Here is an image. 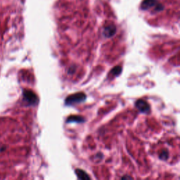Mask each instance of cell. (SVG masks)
Returning <instances> with one entry per match:
<instances>
[{
	"label": "cell",
	"mask_w": 180,
	"mask_h": 180,
	"mask_svg": "<svg viewBox=\"0 0 180 180\" xmlns=\"http://www.w3.org/2000/svg\"><path fill=\"white\" fill-rule=\"evenodd\" d=\"M23 101L30 106L35 105L37 103V101H38V98H37L36 94L33 91H31V90L25 89L23 92Z\"/></svg>",
	"instance_id": "cell-1"
},
{
	"label": "cell",
	"mask_w": 180,
	"mask_h": 180,
	"mask_svg": "<svg viewBox=\"0 0 180 180\" xmlns=\"http://www.w3.org/2000/svg\"><path fill=\"white\" fill-rule=\"evenodd\" d=\"M86 95L83 93H76L72 94L66 98V104L68 106L73 105L75 103H81L85 100Z\"/></svg>",
	"instance_id": "cell-2"
},
{
	"label": "cell",
	"mask_w": 180,
	"mask_h": 180,
	"mask_svg": "<svg viewBox=\"0 0 180 180\" xmlns=\"http://www.w3.org/2000/svg\"><path fill=\"white\" fill-rule=\"evenodd\" d=\"M135 106L139 111L143 113H147L150 111V105L144 100L139 99L135 103Z\"/></svg>",
	"instance_id": "cell-3"
},
{
	"label": "cell",
	"mask_w": 180,
	"mask_h": 180,
	"mask_svg": "<svg viewBox=\"0 0 180 180\" xmlns=\"http://www.w3.org/2000/svg\"><path fill=\"white\" fill-rule=\"evenodd\" d=\"M116 33V27L114 25H109L106 26L103 29V34L106 37H111Z\"/></svg>",
	"instance_id": "cell-4"
},
{
	"label": "cell",
	"mask_w": 180,
	"mask_h": 180,
	"mask_svg": "<svg viewBox=\"0 0 180 180\" xmlns=\"http://www.w3.org/2000/svg\"><path fill=\"white\" fill-rule=\"evenodd\" d=\"M157 4V0H145L141 4L142 9H149Z\"/></svg>",
	"instance_id": "cell-5"
},
{
	"label": "cell",
	"mask_w": 180,
	"mask_h": 180,
	"mask_svg": "<svg viewBox=\"0 0 180 180\" xmlns=\"http://www.w3.org/2000/svg\"><path fill=\"white\" fill-rule=\"evenodd\" d=\"M75 173L77 176V177L81 179H89L90 177L87 174L85 171L80 169H77L75 171Z\"/></svg>",
	"instance_id": "cell-6"
},
{
	"label": "cell",
	"mask_w": 180,
	"mask_h": 180,
	"mask_svg": "<svg viewBox=\"0 0 180 180\" xmlns=\"http://www.w3.org/2000/svg\"><path fill=\"white\" fill-rule=\"evenodd\" d=\"M121 72H122V68L120 66H116V67H115L111 71V75H113V76L116 77L120 75L121 73Z\"/></svg>",
	"instance_id": "cell-7"
},
{
	"label": "cell",
	"mask_w": 180,
	"mask_h": 180,
	"mask_svg": "<svg viewBox=\"0 0 180 180\" xmlns=\"http://www.w3.org/2000/svg\"><path fill=\"white\" fill-rule=\"evenodd\" d=\"M77 121V123H81V122L84 121V119L82 117H78V116H73V117L69 118L68 122L69 123H72V122Z\"/></svg>",
	"instance_id": "cell-8"
},
{
	"label": "cell",
	"mask_w": 180,
	"mask_h": 180,
	"mask_svg": "<svg viewBox=\"0 0 180 180\" xmlns=\"http://www.w3.org/2000/svg\"><path fill=\"white\" fill-rule=\"evenodd\" d=\"M168 157V152L167 150H164L161 154H160V158L161 160H167Z\"/></svg>",
	"instance_id": "cell-9"
},
{
	"label": "cell",
	"mask_w": 180,
	"mask_h": 180,
	"mask_svg": "<svg viewBox=\"0 0 180 180\" xmlns=\"http://www.w3.org/2000/svg\"><path fill=\"white\" fill-rule=\"evenodd\" d=\"M6 149H7V147H6V146H2L1 148H0V152L4 151Z\"/></svg>",
	"instance_id": "cell-10"
},
{
	"label": "cell",
	"mask_w": 180,
	"mask_h": 180,
	"mask_svg": "<svg viewBox=\"0 0 180 180\" xmlns=\"http://www.w3.org/2000/svg\"><path fill=\"white\" fill-rule=\"evenodd\" d=\"M123 179H132V177H122Z\"/></svg>",
	"instance_id": "cell-11"
}]
</instances>
